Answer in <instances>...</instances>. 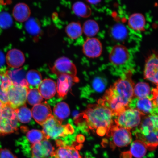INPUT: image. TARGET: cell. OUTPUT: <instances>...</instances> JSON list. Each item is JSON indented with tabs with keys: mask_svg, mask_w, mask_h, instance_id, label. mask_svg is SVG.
I'll return each mask as SVG.
<instances>
[{
	"mask_svg": "<svg viewBox=\"0 0 158 158\" xmlns=\"http://www.w3.org/2000/svg\"><path fill=\"white\" fill-rule=\"evenodd\" d=\"M110 109L100 101L97 104H89L85 110L74 117L75 123L80 128L96 132L98 135L108 137L114 124Z\"/></svg>",
	"mask_w": 158,
	"mask_h": 158,
	"instance_id": "cell-1",
	"label": "cell"
},
{
	"mask_svg": "<svg viewBox=\"0 0 158 158\" xmlns=\"http://www.w3.org/2000/svg\"><path fill=\"white\" fill-rule=\"evenodd\" d=\"M134 86L132 73L128 71L116 81L99 100L110 109L114 116H118L129 108L134 98Z\"/></svg>",
	"mask_w": 158,
	"mask_h": 158,
	"instance_id": "cell-2",
	"label": "cell"
},
{
	"mask_svg": "<svg viewBox=\"0 0 158 158\" xmlns=\"http://www.w3.org/2000/svg\"><path fill=\"white\" fill-rule=\"evenodd\" d=\"M137 139L143 142L149 151L158 147V114L144 116L135 130Z\"/></svg>",
	"mask_w": 158,
	"mask_h": 158,
	"instance_id": "cell-3",
	"label": "cell"
},
{
	"mask_svg": "<svg viewBox=\"0 0 158 158\" xmlns=\"http://www.w3.org/2000/svg\"><path fill=\"white\" fill-rule=\"evenodd\" d=\"M62 123L53 115L47 120L42 126L45 139H56L73 133L74 128L72 125L70 124L63 125Z\"/></svg>",
	"mask_w": 158,
	"mask_h": 158,
	"instance_id": "cell-4",
	"label": "cell"
},
{
	"mask_svg": "<svg viewBox=\"0 0 158 158\" xmlns=\"http://www.w3.org/2000/svg\"><path fill=\"white\" fill-rule=\"evenodd\" d=\"M19 120L15 110L5 105L0 113V136L7 135L18 130Z\"/></svg>",
	"mask_w": 158,
	"mask_h": 158,
	"instance_id": "cell-5",
	"label": "cell"
},
{
	"mask_svg": "<svg viewBox=\"0 0 158 158\" xmlns=\"http://www.w3.org/2000/svg\"><path fill=\"white\" fill-rule=\"evenodd\" d=\"M145 116L136 109L129 108L117 116L114 123L119 127L131 131L139 125Z\"/></svg>",
	"mask_w": 158,
	"mask_h": 158,
	"instance_id": "cell-6",
	"label": "cell"
},
{
	"mask_svg": "<svg viewBox=\"0 0 158 158\" xmlns=\"http://www.w3.org/2000/svg\"><path fill=\"white\" fill-rule=\"evenodd\" d=\"M28 89L26 87L12 85L7 92L8 106L15 110L25 105Z\"/></svg>",
	"mask_w": 158,
	"mask_h": 158,
	"instance_id": "cell-7",
	"label": "cell"
},
{
	"mask_svg": "<svg viewBox=\"0 0 158 158\" xmlns=\"http://www.w3.org/2000/svg\"><path fill=\"white\" fill-rule=\"evenodd\" d=\"M49 68L51 72L58 77L62 75L76 76L77 69L76 65L66 57H61L56 59L54 65L49 67Z\"/></svg>",
	"mask_w": 158,
	"mask_h": 158,
	"instance_id": "cell-8",
	"label": "cell"
},
{
	"mask_svg": "<svg viewBox=\"0 0 158 158\" xmlns=\"http://www.w3.org/2000/svg\"><path fill=\"white\" fill-rule=\"evenodd\" d=\"M108 137H112L114 145L118 147H127L132 141L130 130L119 127L115 124L110 129Z\"/></svg>",
	"mask_w": 158,
	"mask_h": 158,
	"instance_id": "cell-9",
	"label": "cell"
},
{
	"mask_svg": "<svg viewBox=\"0 0 158 158\" xmlns=\"http://www.w3.org/2000/svg\"><path fill=\"white\" fill-rule=\"evenodd\" d=\"M146 80L158 86V54L153 53L146 60L144 70Z\"/></svg>",
	"mask_w": 158,
	"mask_h": 158,
	"instance_id": "cell-10",
	"label": "cell"
},
{
	"mask_svg": "<svg viewBox=\"0 0 158 158\" xmlns=\"http://www.w3.org/2000/svg\"><path fill=\"white\" fill-rule=\"evenodd\" d=\"M129 51L125 46L122 45L114 46L110 50L109 56L110 62L114 66H121L125 64L130 59Z\"/></svg>",
	"mask_w": 158,
	"mask_h": 158,
	"instance_id": "cell-11",
	"label": "cell"
},
{
	"mask_svg": "<svg viewBox=\"0 0 158 158\" xmlns=\"http://www.w3.org/2000/svg\"><path fill=\"white\" fill-rule=\"evenodd\" d=\"M102 51V43L94 37L88 38L82 45L83 52L89 58H98L101 55Z\"/></svg>",
	"mask_w": 158,
	"mask_h": 158,
	"instance_id": "cell-12",
	"label": "cell"
},
{
	"mask_svg": "<svg viewBox=\"0 0 158 158\" xmlns=\"http://www.w3.org/2000/svg\"><path fill=\"white\" fill-rule=\"evenodd\" d=\"M31 112L35 121L41 126L52 115L50 106L46 102L33 106Z\"/></svg>",
	"mask_w": 158,
	"mask_h": 158,
	"instance_id": "cell-13",
	"label": "cell"
},
{
	"mask_svg": "<svg viewBox=\"0 0 158 158\" xmlns=\"http://www.w3.org/2000/svg\"><path fill=\"white\" fill-rule=\"evenodd\" d=\"M31 150L32 157L45 158L52 156L54 148L48 140L45 139L31 145Z\"/></svg>",
	"mask_w": 158,
	"mask_h": 158,
	"instance_id": "cell-14",
	"label": "cell"
},
{
	"mask_svg": "<svg viewBox=\"0 0 158 158\" xmlns=\"http://www.w3.org/2000/svg\"><path fill=\"white\" fill-rule=\"evenodd\" d=\"M79 82L77 77L68 75H62L58 76L57 81V92L59 98L66 96L75 83Z\"/></svg>",
	"mask_w": 158,
	"mask_h": 158,
	"instance_id": "cell-15",
	"label": "cell"
},
{
	"mask_svg": "<svg viewBox=\"0 0 158 158\" xmlns=\"http://www.w3.org/2000/svg\"><path fill=\"white\" fill-rule=\"evenodd\" d=\"M6 61L9 67L13 69H18L20 68L24 64L25 58L21 51L14 48L7 52Z\"/></svg>",
	"mask_w": 158,
	"mask_h": 158,
	"instance_id": "cell-16",
	"label": "cell"
},
{
	"mask_svg": "<svg viewBox=\"0 0 158 158\" xmlns=\"http://www.w3.org/2000/svg\"><path fill=\"white\" fill-rule=\"evenodd\" d=\"M6 74L13 85L25 86L29 88L26 80V74L22 68L9 69L6 70Z\"/></svg>",
	"mask_w": 158,
	"mask_h": 158,
	"instance_id": "cell-17",
	"label": "cell"
},
{
	"mask_svg": "<svg viewBox=\"0 0 158 158\" xmlns=\"http://www.w3.org/2000/svg\"><path fill=\"white\" fill-rule=\"evenodd\" d=\"M38 90L43 98L49 99L53 97L56 93V84L51 79H45L39 85Z\"/></svg>",
	"mask_w": 158,
	"mask_h": 158,
	"instance_id": "cell-18",
	"label": "cell"
},
{
	"mask_svg": "<svg viewBox=\"0 0 158 158\" xmlns=\"http://www.w3.org/2000/svg\"><path fill=\"white\" fill-rule=\"evenodd\" d=\"M136 109L146 116L158 114V110L154 106L151 98L138 99Z\"/></svg>",
	"mask_w": 158,
	"mask_h": 158,
	"instance_id": "cell-19",
	"label": "cell"
},
{
	"mask_svg": "<svg viewBox=\"0 0 158 158\" xmlns=\"http://www.w3.org/2000/svg\"><path fill=\"white\" fill-rule=\"evenodd\" d=\"M77 148L76 145H74L59 147L51 156L55 158H82Z\"/></svg>",
	"mask_w": 158,
	"mask_h": 158,
	"instance_id": "cell-20",
	"label": "cell"
},
{
	"mask_svg": "<svg viewBox=\"0 0 158 158\" xmlns=\"http://www.w3.org/2000/svg\"><path fill=\"white\" fill-rule=\"evenodd\" d=\"M13 85L6 74V70H0V100L5 105H8L7 92Z\"/></svg>",
	"mask_w": 158,
	"mask_h": 158,
	"instance_id": "cell-21",
	"label": "cell"
},
{
	"mask_svg": "<svg viewBox=\"0 0 158 158\" xmlns=\"http://www.w3.org/2000/svg\"><path fill=\"white\" fill-rule=\"evenodd\" d=\"M31 15L30 9L26 4L19 3L17 4L13 10V15L15 19L19 22H26Z\"/></svg>",
	"mask_w": 158,
	"mask_h": 158,
	"instance_id": "cell-22",
	"label": "cell"
},
{
	"mask_svg": "<svg viewBox=\"0 0 158 158\" xmlns=\"http://www.w3.org/2000/svg\"><path fill=\"white\" fill-rule=\"evenodd\" d=\"M128 23L130 28L134 31H143L146 24L145 17L141 13H134L129 17Z\"/></svg>",
	"mask_w": 158,
	"mask_h": 158,
	"instance_id": "cell-23",
	"label": "cell"
},
{
	"mask_svg": "<svg viewBox=\"0 0 158 158\" xmlns=\"http://www.w3.org/2000/svg\"><path fill=\"white\" fill-rule=\"evenodd\" d=\"M25 27L27 32L35 38H38L42 33L40 23L34 18H29L25 22Z\"/></svg>",
	"mask_w": 158,
	"mask_h": 158,
	"instance_id": "cell-24",
	"label": "cell"
},
{
	"mask_svg": "<svg viewBox=\"0 0 158 158\" xmlns=\"http://www.w3.org/2000/svg\"><path fill=\"white\" fill-rule=\"evenodd\" d=\"M65 32L69 38L75 40L79 38L83 33L82 28L79 22H72L66 26Z\"/></svg>",
	"mask_w": 158,
	"mask_h": 158,
	"instance_id": "cell-25",
	"label": "cell"
},
{
	"mask_svg": "<svg viewBox=\"0 0 158 158\" xmlns=\"http://www.w3.org/2000/svg\"><path fill=\"white\" fill-rule=\"evenodd\" d=\"M54 113L55 117L59 121L62 122L70 115V108L66 102H59L55 106L54 108Z\"/></svg>",
	"mask_w": 158,
	"mask_h": 158,
	"instance_id": "cell-26",
	"label": "cell"
},
{
	"mask_svg": "<svg viewBox=\"0 0 158 158\" xmlns=\"http://www.w3.org/2000/svg\"><path fill=\"white\" fill-rule=\"evenodd\" d=\"M72 9L77 16L84 18L89 17L92 14L90 7L82 2H76L73 5Z\"/></svg>",
	"mask_w": 158,
	"mask_h": 158,
	"instance_id": "cell-27",
	"label": "cell"
},
{
	"mask_svg": "<svg viewBox=\"0 0 158 158\" xmlns=\"http://www.w3.org/2000/svg\"><path fill=\"white\" fill-rule=\"evenodd\" d=\"M151 92V89L149 84L145 82H138L134 86V98L137 99L149 98Z\"/></svg>",
	"mask_w": 158,
	"mask_h": 158,
	"instance_id": "cell-28",
	"label": "cell"
},
{
	"mask_svg": "<svg viewBox=\"0 0 158 158\" xmlns=\"http://www.w3.org/2000/svg\"><path fill=\"white\" fill-rule=\"evenodd\" d=\"M147 148L145 144L140 140L137 139L132 143L130 153L136 158H142L146 155Z\"/></svg>",
	"mask_w": 158,
	"mask_h": 158,
	"instance_id": "cell-29",
	"label": "cell"
},
{
	"mask_svg": "<svg viewBox=\"0 0 158 158\" xmlns=\"http://www.w3.org/2000/svg\"><path fill=\"white\" fill-rule=\"evenodd\" d=\"M82 28L83 33L89 38L94 36L100 30L98 23L93 19H88L85 22Z\"/></svg>",
	"mask_w": 158,
	"mask_h": 158,
	"instance_id": "cell-30",
	"label": "cell"
},
{
	"mask_svg": "<svg viewBox=\"0 0 158 158\" xmlns=\"http://www.w3.org/2000/svg\"><path fill=\"white\" fill-rule=\"evenodd\" d=\"M111 35L113 38L118 41H122L127 37L128 31L127 28L121 23H117L112 27Z\"/></svg>",
	"mask_w": 158,
	"mask_h": 158,
	"instance_id": "cell-31",
	"label": "cell"
},
{
	"mask_svg": "<svg viewBox=\"0 0 158 158\" xmlns=\"http://www.w3.org/2000/svg\"><path fill=\"white\" fill-rule=\"evenodd\" d=\"M26 80L29 85L38 87L42 81V76L39 71L35 70H31L26 74Z\"/></svg>",
	"mask_w": 158,
	"mask_h": 158,
	"instance_id": "cell-32",
	"label": "cell"
},
{
	"mask_svg": "<svg viewBox=\"0 0 158 158\" xmlns=\"http://www.w3.org/2000/svg\"><path fill=\"white\" fill-rule=\"evenodd\" d=\"M19 121L23 123H27L30 122L32 114L31 110L26 105L15 110Z\"/></svg>",
	"mask_w": 158,
	"mask_h": 158,
	"instance_id": "cell-33",
	"label": "cell"
},
{
	"mask_svg": "<svg viewBox=\"0 0 158 158\" xmlns=\"http://www.w3.org/2000/svg\"><path fill=\"white\" fill-rule=\"evenodd\" d=\"M27 100L28 103L33 106L41 103L43 98L40 93L38 89H29L27 91Z\"/></svg>",
	"mask_w": 158,
	"mask_h": 158,
	"instance_id": "cell-34",
	"label": "cell"
},
{
	"mask_svg": "<svg viewBox=\"0 0 158 158\" xmlns=\"http://www.w3.org/2000/svg\"><path fill=\"white\" fill-rule=\"evenodd\" d=\"M27 139L32 145L39 143L45 139L42 131L36 129L29 130L26 134Z\"/></svg>",
	"mask_w": 158,
	"mask_h": 158,
	"instance_id": "cell-35",
	"label": "cell"
},
{
	"mask_svg": "<svg viewBox=\"0 0 158 158\" xmlns=\"http://www.w3.org/2000/svg\"><path fill=\"white\" fill-rule=\"evenodd\" d=\"M13 23L11 16L6 11L0 12V27L7 29L11 27Z\"/></svg>",
	"mask_w": 158,
	"mask_h": 158,
	"instance_id": "cell-36",
	"label": "cell"
},
{
	"mask_svg": "<svg viewBox=\"0 0 158 158\" xmlns=\"http://www.w3.org/2000/svg\"><path fill=\"white\" fill-rule=\"evenodd\" d=\"M92 86L94 91L101 92L105 88V84L104 81L99 77H96L94 79L92 82Z\"/></svg>",
	"mask_w": 158,
	"mask_h": 158,
	"instance_id": "cell-37",
	"label": "cell"
},
{
	"mask_svg": "<svg viewBox=\"0 0 158 158\" xmlns=\"http://www.w3.org/2000/svg\"><path fill=\"white\" fill-rule=\"evenodd\" d=\"M0 158H17L16 156L6 148L0 149Z\"/></svg>",
	"mask_w": 158,
	"mask_h": 158,
	"instance_id": "cell-38",
	"label": "cell"
},
{
	"mask_svg": "<svg viewBox=\"0 0 158 158\" xmlns=\"http://www.w3.org/2000/svg\"><path fill=\"white\" fill-rule=\"evenodd\" d=\"M151 94L152 96L151 99L152 101L153 105L158 110V86L153 89Z\"/></svg>",
	"mask_w": 158,
	"mask_h": 158,
	"instance_id": "cell-39",
	"label": "cell"
},
{
	"mask_svg": "<svg viewBox=\"0 0 158 158\" xmlns=\"http://www.w3.org/2000/svg\"><path fill=\"white\" fill-rule=\"evenodd\" d=\"M6 61V57L2 51L0 50V68H2L5 64Z\"/></svg>",
	"mask_w": 158,
	"mask_h": 158,
	"instance_id": "cell-40",
	"label": "cell"
},
{
	"mask_svg": "<svg viewBox=\"0 0 158 158\" xmlns=\"http://www.w3.org/2000/svg\"><path fill=\"white\" fill-rule=\"evenodd\" d=\"M89 3L91 4L92 5H97L101 1H86Z\"/></svg>",
	"mask_w": 158,
	"mask_h": 158,
	"instance_id": "cell-41",
	"label": "cell"
},
{
	"mask_svg": "<svg viewBox=\"0 0 158 158\" xmlns=\"http://www.w3.org/2000/svg\"><path fill=\"white\" fill-rule=\"evenodd\" d=\"M5 106V105L2 102L1 100H0V113H1L2 109L3 107Z\"/></svg>",
	"mask_w": 158,
	"mask_h": 158,
	"instance_id": "cell-42",
	"label": "cell"
},
{
	"mask_svg": "<svg viewBox=\"0 0 158 158\" xmlns=\"http://www.w3.org/2000/svg\"><path fill=\"white\" fill-rule=\"evenodd\" d=\"M32 158H40L32 157Z\"/></svg>",
	"mask_w": 158,
	"mask_h": 158,
	"instance_id": "cell-43",
	"label": "cell"
},
{
	"mask_svg": "<svg viewBox=\"0 0 158 158\" xmlns=\"http://www.w3.org/2000/svg\"><path fill=\"white\" fill-rule=\"evenodd\" d=\"M54 158L53 157H51V158Z\"/></svg>",
	"mask_w": 158,
	"mask_h": 158,
	"instance_id": "cell-44",
	"label": "cell"
}]
</instances>
